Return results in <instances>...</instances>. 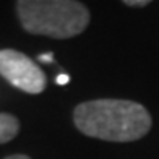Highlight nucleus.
Returning <instances> with one entry per match:
<instances>
[{"label":"nucleus","instance_id":"obj_1","mask_svg":"<svg viewBox=\"0 0 159 159\" xmlns=\"http://www.w3.org/2000/svg\"><path fill=\"white\" fill-rule=\"evenodd\" d=\"M75 127L96 140L128 143L143 138L153 125L148 109L128 99H93L73 111Z\"/></svg>","mask_w":159,"mask_h":159},{"label":"nucleus","instance_id":"obj_2","mask_svg":"<svg viewBox=\"0 0 159 159\" xmlns=\"http://www.w3.org/2000/svg\"><path fill=\"white\" fill-rule=\"evenodd\" d=\"M16 15L21 28L38 36L70 39L88 28V7L75 0H18Z\"/></svg>","mask_w":159,"mask_h":159},{"label":"nucleus","instance_id":"obj_3","mask_svg":"<svg viewBox=\"0 0 159 159\" xmlns=\"http://www.w3.org/2000/svg\"><path fill=\"white\" fill-rule=\"evenodd\" d=\"M0 75L11 86L28 94H41L47 86L46 73L38 67V63L23 52L13 49L0 50Z\"/></svg>","mask_w":159,"mask_h":159},{"label":"nucleus","instance_id":"obj_4","mask_svg":"<svg viewBox=\"0 0 159 159\" xmlns=\"http://www.w3.org/2000/svg\"><path fill=\"white\" fill-rule=\"evenodd\" d=\"M20 133V120L13 114L0 112V144L11 141Z\"/></svg>","mask_w":159,"mask_h":159},{"label":"nucleus","instance_id":"obj_5","mask_svg":"<svg viewBox=\"0 0 159 159\" xmlns=\"http://www.w3.org/2000/svg\"><path fill=\"white\" fill-rule=\"evenodd\" d=\"M124 5L127 7H136V8H141V7L149 5V0H125Z\"/></svg>","mask_w":159,"mask_h":159},{"label":"nucleus","instance_id":"obj_6","mask_svg":"<svg viewBox=\"0 0 159 159\" xmlns=\"http://www.w3.org/2000/svg\"><path fill=\"white\" fill-rule=\"evenodd\" d=\"M55 81H57V84L63 86V84H67V83L70 81V76H68V75H65V73H62V75H59V76H57V80H55Z\"/></svg>","mask_w":159,"mask_h":159},{"label":"nucleus","instance_id":"obj_7","mask_svg":"<svg viewBox=\"0 0 159 159\" xmlns=\"http://www.w3.org/2000/svg\"><path fill=\"white\" fill-rule=\"evenodd\" d=\"M39 60H41V62H52V60H54V54H52V52L41 54V55H39Z\"/></svg>","mask_w":159,"mask_h":159},{"label":"nucleus","instance_id":"obj_8","mask_svg":"<svg viewBox=\"0 0 159 159\" xmlns=\"http://www.w3.org/2000/svg\"><path fill=\"white\" fill-rule=\"evenodd\" d=\"M5 159H31V157L26 156V154H10V156H7Z\"/></svg>","mask_w":159,"mask_h":159}]
</instances>
